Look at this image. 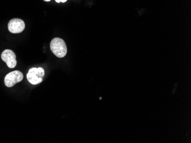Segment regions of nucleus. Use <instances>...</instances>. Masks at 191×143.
Wrapping results in <instances>:
<instances>
[{"mask_svg":"<svg viewBox=\"0 0 191 143\" xmlns=\"http://www.w3.org/2000/svg\"><path fill=\"white\" fill-rule=\"evenodd\" d=\"M50 48L58 58H63L67 53V47L65 41L60 38H54L50 42Z\"/></svg>","mask_w":191,"mask_h":143,"instance_id":"1","label":"nucleus"},{"mask_svg":"<svg viewBox=\"0 0 191 143\" xmlns=\"http://www.w3.org/2000/svg\"><path fill=\"white\" fill-rule=\"evenodd\" d=\"M45 75V71L42 67L32 68L29 70L27 79L29 82L33 85L40 83Z\"/></svg>","mask_w":191,"mask_h":143,"instance_id":"2","label":"nucleus"},{"mask_svg":"<svg viewBox=\"0 0 191 143\" xmlns=\"http://www.w3.org/2000/svg\"><path fill=\"white\" fill-rule=\"evenodd\" d=\"M24 78L23 74L20 71L16 70L7 74L4 79L5 86L8 87H12L17 83L20 82Z\"/></svg>","mask_w":191,"mask_h":143,"instance_id":"3","label":"nucleus"},{"mask_svg":"<svg viewBox=\"0 0 191 143\" xmlns=\"http://www.w3.org/2000/svg\"><path fill=\"white\" fill-rule=\"evenodd\" d=\"M25 24L24 21L20 18H13L9 22L8 30L10 33L18 34L24 30Z\"/></svg>","mask_w":191,"mask_h":143,"instance_id":"4","label":"nucleus"},{"mask_svg":"<svg viewBox=\"0 0 191 143\" xmlns=\"http://www.w3.org/2000/svg\"><path fill=\"white\" fill-rule=\"evenodd\" d=\"M1 59L6 62L7 66L10 69H13L16 66V55L11 50H5L1 54Z\"/></svg>","mask_w":191,"mask_h":143,"instance_id":"5","label":"nucleus"},{"mask_svg":"<svg viewBox=\"0 0 191 143\" xmlns=\"http://www.w3.org/2000/svg\"><path fill=\"white\" fill-rule=\"evenodd\" d=\"M56 1L58 2V3H60V2H65L67 1V0H56Z\"/></svg>","mask_w":191,"mask_h":143,"instance_id":"6","label":"nucleus"},{"mask_svg":"<svg viewBox=\"0 0 191 143\" xmlns=\"http://www.w3.org/2000/svg\"><path fill=\"white\" fill-rule=\"evenodd\" d=\"M44 1H47V2H49L50 0H44Z\"/></svg>","mask_w":191,"mask_h":143,"instance_id":"7","label":"nucleus"}]
</instances>
